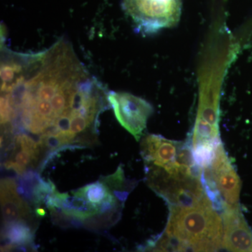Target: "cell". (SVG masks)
<instances>
[{"label":"cell","mask_w":252,"mask_h":252,"mask_svg":"<svg viewBox=\"0 0 252 252\" xmlns=\"http://www.w3.org/2000/svg\"><path fill=\"white\" fill-rule=\"evenodd\" d=\"M36 214L37 216L39 217H44L45 216L46 212L44 209L41 208V207H38L36 210Z\"/></svg>","instance_id":"4fadbf2b"},{"label":"cell","mask_w":252,"mask_h":252,"mask_svg":"<svg viewBox=\"0 0 252 252\" xmlns=\"http://www.w3.org/2000/svg\"><path fill=\"white\" fill-rule=\"evenodd\" d=\"M147 182L151 189L169 205L193 206L207 197L196 172H168L162 167L147 165Z\"/></svg>","instance_id":"7a4b0ae2"},{"label":"cell","mask_w":252,"mask_h":252,"mask_svg":"<svg viewBox=\"0 0 252 252\" xmlns=\"http://www.w3.org/2000/svg\"><path fill=\"white\" fill-rule=\"evenodd\" d=\"M71 200L74 216L81 220L106 213H114L122 202L104 182L90 184L72 191ZM123 203V202H122Z\"/></svg>","instance_id":"5b68a950"},{"label":"cell","mask_w":252,"mask_h":252,"mask_svg":"<svg viewBox=\"0 0 252 252\" xmlns=\"http://www.w3.org/2000/svg\"><path fill=\"white\" fill-rule=\"evenodd\" d=\"M69 130L74 136L81 133L93 124L87 118L80 115H71L69 114Z\"/></svg>","instance_id":"7c38bea8"},{"label":"cell","mask_w":252,"mask_h":252,"mask_svg":"<svg viewBox=\"0 0 252 252\" xmlns=\"http://www.w3.org/2000/svg\"><path fill=\"white\" fill-rule=\"evenodd\" d=\"M3 94L0 99V107H1V124L6 125L16 117V109L11 105L10 101V94L8 93H1Z\"/></svg>","instance_id":"8fae6325"},{"label":"cell","mask_w":252,"mask_h":252,"mask_svg":"<svg viewBox=\"0 0 252 252\" xmlns=\"http://www.w3.org/2000/svg\"><path fill=\"white\" fill-rule=\"evenodd\" d=\"M222 248L230 252H252V230L240 207L225 208L222 211Z\"/></svg>","instance_id":"52a82bcc"},{"label":"cell","mask_w":252,"mask_h":252,"mask_svg":"<svg viewBox=\"0 0 252 252\" xmlns=\"http://www.w3.org/2000/svg\"><path fill=\"white\" fill-rule=\"evenodd\" d=\"M223 235V220L207 197L193 206L170 205L165 231L149 245L155 251L216 252Z\"/></svg>","instance_id":"6da1fadb"},{"label":"cell","mask_w":252,"mask_h":252,"mask_svg":"<svg viewBox=\"0 0 252 252\" xmlns=\"http://www.w3.org/2000/svg\"><path fill=\"white\" fill-rule=\"evenodd\" d=\"M1 206L4 223L24 220L31 215V209L20 197L16 182L11 178L1 181Z\"/></svg>","instance_id":"9c48e42d"},{"label":"cell","mask_w":252,"mask_h":252,"mask_svg":"<svg viewBox=\"0 0 252 252\" xmlns=\"http://www.w3.org/2000/svg\"><path fill=\"white\" fill-rule=\"evenodd\" d=\"M108 99L118 122L140 140L154 108L144 99L128 93L111 92Z\"/></svg>","instance_id":"8992f818"},{"label":"cell","mask_w":252,"mask_h":252,"mask_svg":"<svg viewBox=\"0 0 252 252\" xmlns=\"http://www.w3.org/2000/svg\"><path fill=\"white\" fill-rule=\"evenodd\" d=\"M200 180L209 198H221L224 209L240 207L241 182L223 144L217 148L216 157L211 166L203 169Z\"/></svg>","instance_id":"3957f363"},{"label":"cell","mask_w":252,"mask_h":252,"mask_svg":"<svg viewBox=\"0 0 252 252\" xmlns=\"http://www.w3.org/2000/svg\"><path fill=\"white\" fill-rule=\"evenodd\" d=\"M182 142L167 140L162 136L149 135L141 144V154L146 165L165 168L177 161Z\"/></svg>","instance_id":"ba28073f"},{"label":"cell","mask_w":252,"mask_h":252,"mask_svg":"<svg viewBox=\"0 0 252 252\" xmlns=\"http://www.w3.org/2000/svg\"><path fill=\"white\" fill-rule=\"evenodd\" d=\"M4 238L14 248L20 245H28L32 240L31 228L24 220H15L5 223Z\"/></svg>","instance_id":"30bf717a"},{"label":"cell","mask_w":252,"mask_h":252,"mask_svg":"<svg viewBox=\"0 0 252 252\" xmlns=\"http://www.w3.org/2000/svg\"><path fill=\"white\" fill-rule=\"evenodd\" d=\"M123 7L139 29L154 32L170 27L180 18V0H124Z\"/></svg>","instance_id":"277c9868"}]
</instances>
